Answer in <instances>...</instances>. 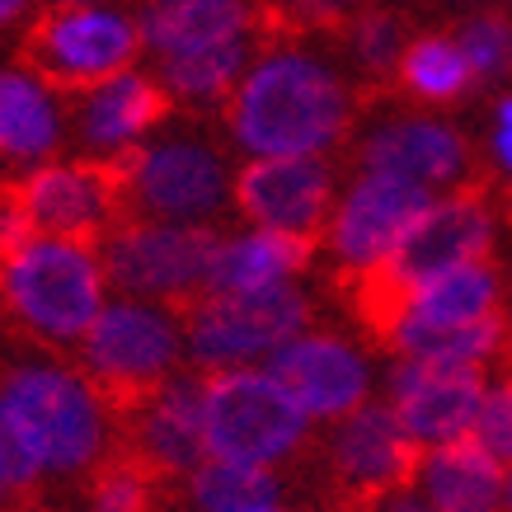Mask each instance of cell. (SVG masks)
<instances>
[{
    "mask_svg": "<svg viewBox=\"0 0 512 512\" xmlns=\"http://www.w3.org/2000/svg\"><path fill=\"white\" fill-rule=\"evenodd\" d=\"M226 127L254 156H315L348 137L353 90L301 43L264 47L226 99Z\"/></svg>",
    "mask_w": 512,
    "mask_h": 512,
    "instance_id": "obj_1",
    "label": "cell"
},
{
    "mask_svg": "<svg viewBox=\"0 0 512 512\" xmlns=\"http://www.w3.org/2000/svg\"><path fill=\"white\" fill-rule=\"evenodd\" d=\"M141 47V19H127L123 10H104L94 0H47L19 38L15 62L52 94L71 99L132 71Z\"/></svg>",
    "mask_w": 512,
    "mask_h": 512,
    "instance_id": "obj_2",
    "label": "cell"
},
{
    "mask_svg": "<svg viewBox=\"0 0 512 512\" xmlns=\"http://www.w3.org/2000/svg\"><path fill=\"white\" fill-rule=\"evenodd\" d=\"M104 278L94 245L47 235L0 268V301L33 339L76 343L104 311Z\"/></svg>",
    "mask_w": 512,
    "mask_h": 512,
    "instance_id": "obj_3",
    "label": "cell"
},
{
    "mask_svg": "<svg viewBox=\"0 0 512 512\" xmlns=\"http://www.w3.org/2000/svg\"><path fill=\"white\" fill-rule=\"evenodd\" d=\"M184 343V325L170 311H156L146 301H118L104 306L99 320L85 329L80 372L94 395L109 404L113 419H123L170 381Z\"/></svg>",
    "mask_w": 512,
    "mask_h": 512,
    "instance_id": "obj_4",
    "label": "cell"
},
{
    "mask_svg": "<svg viewBox=\"0 0 512 512\" xmlns=\"http://www.w3.org/2000/svg\"><path fill=\"white\" fill-rule=\"evenodd\" d=\"M0 400L52 475H85L109 456L113 414L85 376L66 367H15L0 386Z\"/></svg>",
    "mask_w": 512,
    "mask_h": 512,
    "instance_id": "obj_5",
    "label": "cell"
},
{
    "mask_svg": "<svg viewBox=\"0 0 512 512\" xmlns=\"http://www.w3.org/2000/svg\"><path fill=\"white\" fill-rule=\"evenodd\" d=\"M306 320H311V301L287 278L249 287V292H202L198 301L184 306L188 357L202 372L245 367L296 339Z\"/></svg>",
    "mask_w": 512,
    "mask_h": 512,
    "instance_id": "obj_6",
    "label": "cell"
},
{
    "mask_svg": "<svg viewBox=\"0 0 512 512\" xmlns=\"http://www.w3.org/2000/svg\"><path fill=\"white\" fill-rule=\"evenodd\" d=\"M226 198V156L207 137L170 132L151 146H127L123 221H212Z\"/></svg>",
    "mask_w": 512,
    "mask_h": 512,
    "instance_id": "obj_7",
    "label": "cell"
},
{
    "mask_svg": "<svg viewBox=\"0 0 512 512\" xmlns=\"http://www.w3.org/2000/svg\"><path fill=\"white\" fill-rule=\"evenodd\" d=\"M221 254L217 226L202 221H123L104 235V273L127 296L198 301Z\"/></svg>",
    "mask_w": 512,
    "mask_h": 512,
    "instance_id": "obj_8",
    "label": "cell"
},
{
    "mask_svg": "<svg viewBox=\"0 0 512 512\" xmlns=\"http://www.w3.org/2000/svg\"><path fill=\"white\" fill-rule=\"evenodd\" d=\"M311 433V414L273 372L226 367L207 376V442L235 461H287Z\"/></svg>",
    "mask_w": 512,
    "mask_h": 512,
    "instance_id": "obj_9",
    "label": "cell"
},
{
    "mask_svg": "<svg viewBox=\"0 0 512 512\" xmlns=\"http://www.w3.org/2000/svg\"><path fill=\"white\" fill-rule=\"evenodd\" d=\"M419 437L395 404H357L329 437V489L339 512H376L419 475Z\"/></svg>",
    "mask_w": 512,
    "mask_h": 512,
    "instance_id": "obj_10",
    "label": "cell"
},
{
    "mask_svg": "<svg viewBox=\"0 0 512 512\" xmlns=\"http://www.w3.org/2000/svg\"><path fill=\"white\" fill-rule=\"evenodd\" d=\"M123 423L127 456H137L160 480L193 475L212 451V442H207V372L198 367V372L170 376L151 400L123 414Z\"/></svg>",
    "mask_w": 512,
    "mask_h": 512,
    "instance_id": "obj_11",
    "label": "cell"
},
{
    "mask_svg": "<svg viewBox=\"0 0 512 512\" xmlns=\"http://www.w3.org/2000/svg\"><path fill=\"white\" fill-rule=\"evenodd\" d=\"M489 245H494V217H489V207H484V193L475 184H461L451 198L433 202V207L409 226V235L390 249V259H381V268H386L400 287L419 292V282L437 278V273H447V268L484 259Z\"/></svg>",
    "mask_w": 512,
    "mask_h": 512,
    "instance_id": "obj_12",
    "label": "cell"
},
{
    "mask_svg": "<svg viewBox=\"0 0 512 512\" xmlns=\"http://www.w3.org/2000/svg\"><path fill=\"white\" fill-rule=\"evenodd\" d=\"M231 198L254 226L320 235L334 207V165L320 156H259L235 174Z\"/></svg>",
    "mask_w": 512,
    "mask_h": 512,
    "instance_id": "obj_13",
    "label": "cell"
},
{
    "mask_svg": "<svg viewBox=\"0 0 512 512\" xmlns=\"http://www.w3.org/2000/svg\"><path fill=\"white\" fill-rule=\"evenodd\" d=\"M428 207H433V198L423 184L386 170H367L348 188L339 217H334V231H329V245H334L343 268L381 264Z\"/></svg>",
    "mask_w": 512,
    "mask_h": 512,
    "instance_id": "obj_14",
    "label": "cell"
},
{
    "mask_svg": "<svg viewBox=\"0 0 512 512\" xmlns=\"http://www.w3.org/2000/svg\"><path fill=\"white\" fill-rule=\"evenodd\" d=\"M390 400L400 409L404 428L419 437L423 447L451 442L475 428L484 404V372L480 362H423L404 357L390 367Z\"/></svg>",
    "mask_w": 512,
    "mask_h": 512,
    "instance_id": "obj_15",
    "label": "cell"
},
{
    "mask_svg": "<svg viewBox=\"0 0 512 512\" xmlns=\"http://www.w3.org/2000/svg\"><path fill=\"white\" fill-rule=\"evenodd\" d=\"M268 372L292 390L311 419L353 414L357 404L367 400V386H372L367 357L357 353L353 343L334 339V334H306V339L296 334V339H287L282 348L268 353Z\"/></svg>",
    "mask_w": 512,
    "mask_h": 512,
    "instance_id": "obj_16",
    "label": "cell"
},
{
    "mask_svg": "<svg viewBox=\"0 0 512 512\" xmlns=\"http://www.w3.org/2000/svg\"><path fill=\"white\" fill-rule=\"evenodd\" d=\"M174 99L160 76H123L104 80L85 94H71V118H76V141L85 146V156H113L137 146L151 127H160L174 113Z\"/></svg>",
    "mask_w": 512,
    "mask_h": 512,
    "instance_id": "obj_17",
    "label": "cell"
},
{
    "mask_svg": "<svg viewBox=\"0 0 512 512\" xmlns=\"http://www.w3.org/2000/svg\"><path fill=\"white\" fill-rule=\"evenodd\" d=\"M357 160L367 170L400 174V179H414L423 188L475 184L466 137L451 123H437V118H386V123H376L357 146Z\"/></svg>",
    "mask_w": 512,
    "mask_h": 512,
    "instance_id": "obj_18",
    "label": "cell"
},
{
    "mask_svg": "<svg viewBox=\"0 0 512 512\" xmlns=\"http://www.w3.org/2000/svg\"><path fill=\"white\" fill-rule=\"evenodd\" d=\"M62 141V118L52 104V90L33 80L24 66L0 71V174L24 165H43Z\"/></svg>",
    "mask_w": 512,
    "mask_h": 512,
    "instance_id": "obj_19",
    "label": "cell"
},
{
    "mask_svg": "<svg viewBox=\"0 0 512 512\" xmlns=\"http://www.w3.org/2000/svg\"><path fill=\"white\" fill-rule=\"evenodd\" d=\"M503 461L484 447L480 437H451L428 451V461L419 466L423 489L442 512H494L503 503Z\"/></svg>",
    "mask_w": 512,
    "mask_h": 512,
    "instance_id": "obj_20",
    "label": "cell"
},
{
    "mask_svg": "<svg viewBox=\"0 0 512 512\" xmlns=\"http://www.w3.org/2000/svg\"><path fill=\"white\" fill-rule=\"evenodd\" d=\"M315 249H320V240L306 231L259 226L245 240L221 245L212 278H207V292H249V287H268V282H282L292 273H306L315 264Z\"/></svg>",
    "mask_w": 512,
    "mask_h": 512,
    "instance_id": "obj_21",
    "label": "cell"
},
{
    "mask_svg": "<svg viewBox=\"0 0 512 512\" xmlns=\"http://www.w3.org/2000/svg\"><path fill=\"white\" fill-rule=\"evenodd\" d=\"M249 29H254V0H146L141 10V38L156 57L221 43Z\"/></svg>",
    "mask_w": 512,
    "mask_h": 512,
    "instance_id": "obj_22",
    "label": "cell"
},
{
    "mask_svg": "<svg viewBox=\"0 0 512 512\" xmlns=\"http://www.w3.org/2000/svg\"><path fill=\"white\" fill-rule=\"evenodd\" d=\"M414 38V24L404 10L395 5H381V0H362L353 10V19L339 29V47L348 52L353 71L362 76V104H372L381 94L395 90V76H400V57Z\"/></svg>",
    "mask_w": 512,
    "mask_h": 512,
    "instance_id": "obj_23",
    "label": "cell"
},
{
    "mask_svg": "<svg viewBox=\"0 0 512 512\" xmlns=\"http://www.w3.org/2000/svg\"><path fill=\"white\" fill-rule=\"evenodd\" d=\"M254 43H259V38H254V29H249V33H235V38H221V43H207V47L165 52L160 66H156V76L179 104L212 109V104H221V99H231V90L240 85Z\"/></svg>",
    "mask_w": 512,
    "mask_h": 512,
    "instance_id": "obj_24",
    "label": "cell"
},
{
    "mask_svg": "<svg viewBox=\"0 0 512 512\" xmlns=\"http://www.w3.org/2000/svg\"><path fill=\"white\" fill-rule=\"evenodd\" d=\"M480 80L470 66L466 47L456 43V33H414L400 57L395 90H404L419 104H456L466 99Z\"/></svg>",
    "mask_w": 512,
    "mask_h": 512,
    "instance_id": "obj_25",
    "label": "cell"
},
{
    "mask_svg": "<svg viewBox=\"0 0 512 512\" xmlns=\"http://www.w3.org/2000/svg\"><path fill=\"white\" fill-rule=\"evenodd\" d=\"M508 339V320L503 315H480V320H461V325H433L419 315H404V325L395 329L390 348H400L404 357H423V362H484L494 357Z\"/></svg>",
    "mask_w": 512,
    "mask_h": 512,
    "instance_id": "obj_26",
    "label": "cell"
},
{
    "mask_svg": "<svg viewBox=\"0 0 512 512\" xmlns=\"http://www.w3.org/2000/svg\"><path fill=\"white\" fill-rule=\"evenodd\" d=\"M494 311H498V273L484 259L419 282L414 306H409V315L433 320V325H461V320H480V315Z\"/></svg>",
    "mask_w": 512,
    "mask_h": 512,
    "instance_id": "obj_27",
    "label": "cell"
},
{
    "mask_svg": "<svg viewBox=\"0 0 512 512\" xmlns=\"http://www.w3.org/2000/svg\"><path fill=\"white\" fill-rule=\"evenodd\" d=\"M193 503L207 512H231V508H259V503H278L282 484L278 475L259 461H235V456H212L193 470L188 480Z\"/></svg>",
    "mask_w": 512,
    "mask_h": 512,
    "instance_id": "obj_28",
    "label": "cell"
},
{
    "mask_svg": "<svg viewBox=\"0 0 512 512\" xmlns=\"http://www.w3.org/2000/svg\"><path fill=\"white\" fill-rule=\"evenodd\" d=\"M156 484L160 475L146 470L137 456H109L99 461L90 480V508L94 512H156Z\"/></svg>",
    "mask_w": 512,
    "mask_h": 512,
    "instance_id": "obj_29",
    "label": "cell"
},
{
    "mask_svg": "<svg viewBox=\"0 0 512 512\" xmlns=\"http://www.w3.org/2000/svg\"><path fill=\"white\" fill-rule=\"evenodd\" d=\"M456 43L466 47L475 80H498L512 71V19L503 10H475L456 24Z\"/></svg>",
    "mask_w": 512,
    "mask_h": 512,
    "instance_id": "obj_30",
    "label": "cell"
},
{
    "mask_svg": "<svg viewBox=\"0 0 512 512\" xmlns=\"http://www.w3.org/2000/svg\"><path fill=\"white\" fill-rule=\"evenodd\" d=\"M38 480H43V461H38V451L29 447V437L19 433L15 414L0 400V484L15 498H33Z\"/></svg>",
    "mask_w": 512,
    "mask_h": 512,
    "instance_id": "obj_31",
    "label": "cell"
},
{
    "mask_svg": "<svg viewBox=\"0 0 512 512\" xmlns=\"http://www.w3.org/2000/svg\"><path fill=\"white\" fill-rule=\"evenodd\" d=\"M475 437L494 451L498 461H508L512 466V381L508 386H498L494 395H484L480 419H475Z\"/></svg>",
    "mask_w": 512,
    "mask_h": 512,
    "instance_id": "obj_32",
    "label": "cell"
},
{
    "mask_svg": "<svg viewBox=\"0 0 512 512\" xmlns=\"http://www.w3.org/2000/svg\"><path fill=\"white\" fill-rule=\"evenodd\" d=\"M494 156L498 165L512 174V94L498 99V118H494Z\"/></svg>",
    "mask_w": 512,
    "mask_h": 512,
    "instance_id": "obj_33",
    "label": "cell"
},
{
    "mask_svg": "<svg viewBox=\"0 0 512 512\" xmlns=\"http://www.w3.org/2000/svg\"><path fill=\"white\" fill-rule=\"evenodd\" d=\"M376 512H442L433 503V498H419V494H409V484H404V489H395V494L386 498V503H381V508Z\"/></svg>",
    "mask_w": 512,
    "mask_h": 512,
    "instance_id": "obj_34",
    "label": "cell"
},
{
    "mask_svg": "<svg viewBox=\"0 0 512 512\" xmlns=\"http://www.w3.org/2000/svg\"><path fill=\"white\" fill-rule=\"evenodd\" d=\"M29 5H33V0H0V29H10V24H15Z\"/></svg>",
    "mask_w": 512,
    "mask_h": 512,
    "instance_id": "obj_35",
    "label": "cell"
},
{
    "mask_svg": "<svg viewBox=\"0 0 512 512\" xmlns=\"http://www.w3.org/2000/svg\"><path fill=\"white\" fill-rule=\"evenodd\" d=\"M0 512H15V494H10L5 484H0Z\"/></svg>",
    "mask_w": 512,
    "mask_h": 512,
    "instance_id": "obj_36",
    "label": "cell"
},
{
    "mask_svg": "<svg viewBox=\"0 0 512 512\" xmlns=\"http://www.w3.org/2000/svg\"><path fill=\"white\" fill-rule=\"evenodd\" d=\"M231 512H278L273 503H259V508H231Z\"/></svg>",
    "mask_w": 512,
    "mask_h": 512,
    "instance_id": "obj_37",
    "label": "cell"
},
{
    "mask_svg": "<svg viewBox=\"0 0 512 512\" xmlns=\"http://www.w3.org/2000/svg\"><path fill=\"white\" fill-rule=\"evenodd\" d=\"M503 503H508V512H512V475H508V484H503Z\"/></svg>",
    "mask_w": 512,
    "mask_h": 512,
    "instance_id": "obj_38",
    "label": "cell"
}]
</instances>
